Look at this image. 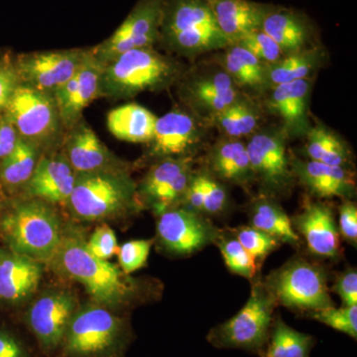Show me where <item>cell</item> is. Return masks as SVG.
I'll use <instances>...</instances> for the list:
<instances>
[{"label": "cell", "instance_id": "obj_1", "mask_svg": "<svg viewBox=\"0 0 357 357\" xmlns=\"http://www.w3.org/2000/svg\"><path fill=\"white\" fill-rule=\"evenodd\" d=\"M184 72L175 58L154 47L126 52L103 66L100 96L129 100L145 91L158 93L175 86Z\"/></svg>", "mask_w": 357, "mask_h": 357}, {"label": "cell", "instance_id": "obj_2", "mask_svg": "<svg viewBox=\"0 0 357 357\" xmlns=\"http://www.w3.org/2000/svg\"><path fill=\"white\" fill-rule=\"evenodd\" d=\"M159 43L191 60L229 45L206 0H164Z\"/></svg>", "mask_w": 357, "mask_h": 357}, {"label": "cell", "instance_id": "obj_3", "mask_svg": "<svg viewBox=\"0 0 357 357\" xmlns=\"http://www.w3.org/2000/svg\"><path fill=\"white\" fill-rule=\"evenodd\" d=\"M50 263L60 273L83 284L89 295L105 306H117L131 292L119 267L91 255L81 237L63 236Z\"/></svg>", "mask_w": 357, "mask_h": 357}, {"label": "cell", "instance_id": "obj_4", "mask_svg": "<svg viewBox=\"0 0 357 357\" xmlns=\"http://www.w3.org/2000/svg\"><path fill=\"white\" fill-rule=\"evenodd\" d=\"M1 229L11 251L40 263L52 261L63 238L57 213L38 199L16 204L1 220Z\"/></svg>", "mask_w": 357, "mask_h": 357}, {"label": "cell", "instance_id": "obj_5", "mask_svg": "<svg viewBox=\"0 0 357 357\" xmlns=\"http://www.w3.org/2000/svg\"><path fill=\"white\" fill-rule=\"evenodd\" d=\"M135 183L123 168L76 174L68 204L75 215L84 220H102L119 215L135 203Z\"/></svg>", "mask_w": 357, "mask_h": 357}, {"label": "cell", "instance_id": "obj_6", "mask_svg": "<svg viewBox=\"0 0 357 357\" xmlns=\"http://www.w3.org/2000/svg\"><path fill=\"white\" fill-rule=\"evenodd\" d=\"M276 305L264 284L257 282L243 309L229 321L211 328L206 340L217 349L260 354L271 331Z\"/></svg>", "mask_w": 357, "mask_h": 357}, {"label": "cell", "instance_id": "obj_7", "mask_svg": "<svg viewBox=\"0 0 357 357\" xmlns=\"http://www.w3.org/2000/svg\"><path fill=\"white\" fill-rule=\"evenodd\" d=\"M263 284L275 303L288 309L312 312L335 306L325 270L303 258L275 270Z\"/></svg>", "mask_w": 357, "mask_h": 357}, {"label": "cell", "instance_id": "obj_8", "mask_svg": "<svg viewBox=\"0 0 357 357\" xmlns=\"http://www.w3.org/2000/svg\"><path fill=\"white\" fill-rule=\"evenodd\" d=\"M249 137L246 143L249 161L261 195L275 199L288 197L296 180L287 152L289 138L285 131L274 124L260 128Z\"/></svg>", "mask_w": 357, "mask_h": 357}, {"label": "cell", "instance_id": "obj_9", "mask_svg": "<svg viewBox=\"0 0 357 357\" xmlns=\"http://www.w3.org/2000/svg\"><path fill=\"white\" fill-rule=\"evenodd\" d=\"M176 84L185 109L211 126L215 117L243 93L213 61L185 70Z\"/></svg>", "mask_w": 357, "mask_h": 357}, {"label": "cell", "instance_id": "obj_10", "mask_svg": "<svg viewBox=\"0 0 357 357\" xmlns=\"http://www.w3.org/2000/svg\"><path fill=\"white\" fill-rule=\"evenodd\" d=\"M123 340L121 319L105 307L89 306L73 314L62 347L67 357H109Z\"/></svg>", "mask_w": 357, "mask_h": 357}, {"label": "cell", "instance_id": "obj_11", "mask_svg": "<svg viewBox=\"0 0 357 357\" xmlns=\"http://www.w3.org/2000/svg\"><path fill=\"white\" fill-rule=\"evenodd\" d=\"M3 114L20 138L38 147L55 139L63 126L53 93L22 84L14 91Z\"/></svg>", "mask_w": 357, "mask_h": 357}, {"label": "cell", "instance_id": "obj_12", "mask_svg": "<svg viewBox=\"0 0 357 357\" xmlns=\"http://www.w3.org/2000/svg\"><path fill=\"white\" fill-rule=\"evenodd\" d=\"M164 0H138L121 26L109 38L91 49L103 65L126 52L152 48L159 43Z\"/></svg>", "mask_w": 357, "mask_h": 357}, {"label": "cell", "instance_id": "obj_13", "mask_svg": "<svg viewBox=\"0 0 357 357\" xmlns=\"http://www.w3.org/2000/svg\"><path fill=\"white\" fill-rule=\"evenodd\" d=\"M211 126L190 112L177 109L158 117L149 143L150 156L159 160L192 157L204 147Z\"/></svg>", "mask_w": 357, "mask_h": 357}, {"label": "cell", "instance_id": "obj_14", "mask_svg": "<svg viewBox=\"0 0 357 357\" xmlns=\"http://www.w3.org/2000/svg\"><path fill=\"white\" fill-rule=\"evenodd\" d=\"M157 234L163 248L177 255L198 252L215 243L220 231L204 215L185 208H169L160 213Z\"/></svg>", "mask_w": 357, "mask_h": 357}, {"label": "cell", "instance_id": "obj_15", "mask_svg": "<svg viewBox=\"0 0 357 357\" xmlns=\"http://www.w3.org/2000/svg\"><path fill=\"white\" fill-rule=\"evenodd\" d=\"M86 51L70 49L20 55L15 61L20 83L54 93L75 76Z\"/></svg>", "mask_w": 357, "mask_h": 357}, {"label": "cell", "instance_id": "obj_16", "mask_svg": "<svg viewBox=\"0 0 357 357\" xmlns=\"http://www.w3.org/2000/svg\"><path fill=\"white\" fill-rule=\"evenodd\" d=\"M312 89V79H299L274 86L262 98L265 114L278 117L289 140L306 137L312 128L310 119Z\"/></svg>", "mask_w": 357, "mask_h": 357}, {"label": "cell", "instance_id": "obj_17", "mask_svg": "<svg viewBox=\"0 0 357 357\" xmlns=\"http://www.w3.org/2000/svg\"><path fill=\"white\" fill-rule=\"evenodd\" d=\"M103 66L91 50H86L75 76L53 93L65 128L70 129L81 121L84 109L100 98Z\"/></svg>", "mask_w": 357, "mask_h": 357}, {"label": "cell", "instance_id": "obj_18", "mask_svg": "<svg viewBox=\"0 0 357 357\" xmlns=\"http://www.w3.org/2000/svg\"><path fill=\"white\" fill-rule=\"evenodd\" d=\"M192 164V157L159 160L142 181L140 194L160 213L182 203L194 174Z\"/></svg>", "mask_w": 357, "mask_h": 357}, {"label": "cell", "instance_id": "obj_19", "mask_svg": "<svg viewBox=\"0 0 357 357\" xmlns=\"http://www.w3.org/2000/svg\"><path fill=\"white\" fill-rule=\"evenodd\" d=\"M76 310V301L68 292L47 294L28 312V325L44 351L62 347L66 331Z\"/></svg>", "mask_w": 357, "mask_h": 357}, {"label": "cell", "instance_id": "obj_20", "mask_svg": "<svg viewBox=\"0 0 357 357\" xmlns=\"http://www.w3.org/2000/svg\"><path fill=\"white\" fill-rule=\"evenodd\" d=\"M290 162L296 183L303 185L312 196L318 199H344L356 196L354 174L349 169L295 156H290Z\"/></svg>", "mask_w": 357, "mask_h": 357}, {"label": "cell", "instance_id": "obj_21", "mask_svg": "<svg viewBox=\"0 0 357 357\" xmlns=\"http://www.w3.org/2000/svg\"><path fill=\"white\" fill-rule=\"evenodd\" d=\"M291 220L296 232L304 237L312 255L328 259L340 255V234L328 204L307 202Z\"/></svg>", "mask_w": 357, "mask_h": 357}, {"label": "cell", "instance_id": "obj_22", "mask_svg": "<svg viewBox=\"0 0 357 357\" xmlns=\"http://www.w3.org/2000/svg\"><path fill=\"white\" fill-rule=\"evenodd\" d=\"M66 157L76 174L100 172L123 168L91 126L81 119L70 128Z\"/></svg>", "mask_w": 357, "mask_h": 357}, {"label": "cell", "instance_id": "obj_23", "mask_svg": "<svg viewBox=\"0 0 357 357\" xmlns=\"http://www.w3.org/2000/svg\"><path fill=\"white\" fill-rule=\"evenodd\" d=\"M220 51L213 62L227 72L241 93L261 100L269 91L267 64L238 44H230Z\"/></svg>", "mask_w": 357, "mask_h": 357}, {"label": "cell", "instance_id": "obj_24", "mask_svg": "<svg viewBox=\"0 0 357 357\" xmlns=\"http://www.w3.org/2000/svg\"><path fill=\"white\" fill-rule=\"evenodd\" d=\"M206 166V172L222 182L244 189L255 183L248 148L243 139L222 136L208 150Z\"/></svg>", "mask_w": 357, "mask_h": 357}, {"label": "cell", "instance_id": "obj_25", "mask_svg": "<svg viewBox=\"0 0 357 357\" xmlns=\"http://www.w3.org/2000/svg\"><path fill=\"white\" fill-rule=\"evenodd\" d=\"M220 31L229 44H236L243 36L261 29L262 21L270 6L251 0H206Z\"/></svg>", "mask_w": 357, "mask_h": 357}, {"label": "cell", "instance_id": "obj_26", "mask_svg": "<svg viewBox=\"0 0 357 357\" xmlns=\"http://www.w3.org/2000/svg\"><path fill=\"white\" fill-rule=\"evenodd\" d=\"M75 181L76 173L65 157H45L38 160L26 190L33 198L46 203H68Z\"/></svg>", "mask_w": 357, "mask_h": 357}, {"label": "cell", "instance_id": "obj_27", "mask_svg": "<svg viewBox=\"0 0 357 357\" xmlns=\"http://www.w3.org/2000/svg\"><path fill=\"white\" fill-rule=\"evenodd\" d=\"M42 277L41 263L13 251L0 250V299L20 303L27 299Z\"/></svg>", "mask_w": 357, "mask_h": 357}, {"label": "cell", "instance_id": "obj_28", "mask_svg": "<svg viewBox=\"0 0 357 357\" xmlns=\"http://www.w3.org/2000/svg\"><path fill=\"white\" fill-rule=\"evenodd\" d=\"M261 29L278 44L284 55L314 46V31L302 14L290 9L270 6Z\"/></svg>", "mask_w": 357, "mask_h": 357}, {"label": "cell", "instance_id": "obj_29", "mask_svg": "<svg viewBox=\"0 0 357 357\" xmlns=\"http://www.w3.org/2000/svg\"><path fill=\"white\" fill-rule=\"evenodd\" d=\"M264 114L261 100L243 93L215 117L211 126L223 137L243 139L260 128Z\"/></svg>", "mask_w": 357, "mask_h": 357}, {"label": "cell", "instance_id": "obj_30", "mask_svg": "<svg viewBox=\"0 0 357 357\" xmlns=\"http://www.w3.org/2000/svg\"><path fill=\"white\" fill-rule=\"evenodd\" d=\"M158 117L136 103L114 109L107 114V128L117 139L130 143H149Z\"/></svg>", "mask_w": 357, "mask_h": 357}, {"label": "cell", "instance_id": "obj_31", "mask_svg": "<svg viewBox=\"0 0 357 357\" xmlns=\"http://www.w3.org/2000/svg\"><path fill=\"white\" fill-rule=\"evenodd\" d=\"M326 56L323 47L314 45L305 50L284 55L273 64L267 65L269 89L279 84L312 79L314 73L325 63Z\"/></svg>", "mask_w": 357, "mask_h": 357}, {"label": "cell", "instance_id": "obj_32", "mask_svg": "<svg viewBox=\"0 0 357 357\" xmlns=\"http://www.w3.org/2000/svg\"><path fill=\"white\" fill-rule=\"evenodd\" d=\"M305 152L310 160L351 170L352 154L347 142L321 122L312 126L306 135Z\"/></svg>", "mask_w": 357, "mask_h": 357}, {"label": "cell", "instance_id": "obj_33", "mask_svg": "<svg viewBox=\"0 0 357 357\" xmlns=\"http://www.w3.org/2000/svg\"><path fill=\"white\" fill-rule=\"evenodd\" d=\"M250 227L266 232L280 243H299L300 236L294 229L292 220L278 202L270 197L261 195L252 204Z\"/></svg>", "mask_w": 357, "mask_h": 357}, {"label": "cell", "instance_id": "obj_34", "mask_svg": "<svg viewBox=\"0 0 357 357\" xmlns=\"http://www.w3.org/2000/svg\"><path fill=\"white\" fill-rule=\"evenodd\" d=\"M314 338L289 326L283 319H274L261 357H309Z\"/></svg>", "mask_w": 357, "mask_h": 357}, {"label": "cell", "instance_id": "obj_35", "mask_svg": "<svg viewBox=\"0 0 357 357\" xmlns=\"http://www.w3.org/2000/svg\"><path fill=\"white\" fill-rule=\"evenodd\" d=\"M37 145L20 138L8 156L0 162V182L9 188L26 185L38 163Z\"/></svg>", "mask_w": 357, "mask_h": 357}, {"label": "cell", "instance_id": "obj_36", "mask_svg": "<svg viewBox=\"0 0 357 357\" xmlns=\"http://www.w3.org/2000/svg\"><path fill=\"white\" fill-rule=\"evenodd\" d=\"M215 243L222 252L225 265L232 273L241 275L246 279L255 278L257 273V262L236 237L227 238L220 236Z\"/></svg>", "mask_w": 357, "mask_h": 357}, {"label": "cell", "instance_id": "obj_37", "mask_svg": "<svg viewBox=\"0 0 357 357\" xmlns=\"http://www.w3.org/2000/svg\"><path fill=\"white\" fill-rule=\"evenodd\" d=\"M312 319L356 340L357 306L330 307L310 314Z\"/></svg>", "mask_w": 357, "mask_h": 357}, {"label": "cell", "instance_id": "obj_38", "mask_svg": "<svg viewBox=\"0 0 357 357\" xmlns=\"http://www.w3.org/2000/svg\"><path fill=\"white\" fill-rule=\"evenodd\" d=\"M236 44L241 45L258 60L267 65L273 64L284 56L278 44L262 29L248 33Z\"/></svg>", "mask_w": 357, "mask_h": 357}, {"label": "cell", "instance_id": "obj_39", "mask_svg": "<svg viewBox=\"0 0 357 357\" xmlns=\"http://www.w3.org/2000/svg\"><path fill=\"white\" fill-rule=\"evenodd\" d=\"M236 238L256 261L264 259L280 244L273 236L250 225L236 229Z\"/></svg>", "mask_w": 357, "mask_h": 357}, {"label": "cell", "instance_id": "obj_40", "mask_svg": "<svg viewBox=\"0 0 357 357\" xmlns=\"http://www.w3.org/2000/svg\"><path fill=\"white\" fill-rule=\"evenodd\" d=\"M204 188V215H218L227 208L229 194L222 183L208 172H201Z\"/></svg>", "mask_w": 357, "mask_h": 357}, {"label": "cell", "instance_id": "obj_41", "mask_svg": "<svg viewBox=\"0 0 357 357\" xmlns=\"http://www.w3.org/2000/svg\"><path fill=\"white\" fill-rule=\"evenodd\" d=\"M153 241L149 239L133 241L124 243L119 251V261L122 271L132 273L146 264Z\"/></svg>", "mask_w": 357, "mask_h": 357}, {"label": "cell", "instance_id": "obj_42", "mask_svg": "<svg viewBox=\"0 0 357 357\" xmlns=\"http://www.w3.org/2000/svg\"><path fill=\"white\" fill-rule=\"evenodd\" d=\"M20 84L15 62L6 56H0V115L6 112L9 100Z\"/></svg>", "mask_w": 357, "mask_h": 357}, {"label": "cell", "instance_id": "obj_43", "mask_svg": "<svg viewBox=\"0 0 357 357\" xmlns=\"http://www.w3.org/2000/svg\"><path fill=\"white\" fill-rule=\"evenodd\" d=\"M86 246L96 257L107 260L116 252V236L112 227L102 225L95 230L88 243H86Z\"/></svg>", "mask_w": 357, "mask_h": 357}, {"label": "cell", "instance_id": "obj_44", "mask_svg": "<svg viewBox=\"0 0 357 357\" xmlns=\"http://www.w3.org/2000/svg\"><path fill=\"white\" fill-rule=\"evenodd\" d=\"M338 231L352 244L357 241V208L351 199H344L340 208Z\"/></svg>", "mask_w": 357, "mask_h": 357}, {"label": "cell", "instance_id": "obj_45", "mask_svg": "<svg viewBox=\"0 0 357 357\" xmlns=\"http://www.w3.org/2000/svg\"><path fill=\"white\" fill-rule=\"evenodd\" d=\"M344 306H357V273L352 269L337 277L333 286Z\"/></svg>", "mask_w": 357, "mask_h": 357}, {"label": "cell", "instance_id": "obj_46", "mask_svg": "<svg viewBox=\"0 0 357 357\" xmlns=\"http://www.w3.org/2000/svg\"><path fill=\"white\" fill-rule=\"evenodd\" d=\"M20 134L6 114L0 115V162L13 151Z\"/></svg>", "mask_w": 357, "mask_h": 357}, {"label": "cell", "instance_id": "obj_47", "mask_svg": "<svg viewBox=\"0 0 357 357\" xmlns=\"http://www.w3.org/2000/svg\"><path fill=\"white\" fill-rule=\"evenodd\" d=\"M0 357H27V351L17 338L0 332Z\"/></svg>", "mask_w": 357, "mask_h": 357}]
</instances>
